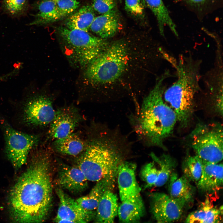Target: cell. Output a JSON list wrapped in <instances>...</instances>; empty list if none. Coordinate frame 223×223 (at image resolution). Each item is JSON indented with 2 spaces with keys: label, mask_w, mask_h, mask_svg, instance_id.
<instances>
[{
  "label": "cell",
  "mask_w": 223,
  "mask_h": 223,
  "mask_svg": "<svg viewBox=\"0 0 223 223\" xmlns=\"http://www.w3.org/2000/svg\"><path fill=\"white\" fill-rule=\"evenodd\" d=\"M95 17L92 6H84L67 19L65 27L69 29L88 32Z\"/></svg>",
  "instance_id": "603a6c76"
},
{
  "label": "cell",
  "mask_w": 223,
  "mask_h": 223,
  "mask_svg": "<svg viewBox=\"0 0 223 223\" xmlns=\"http://www.w3.org/2000/svg\"><path fill=\"white\" fill-rule=\"evenodd\" d=\"M58 0H41L35 20L30 24L40 25L57 21V2Z\"/></svg>",
  "instance_id": "484cf974"
},
{
  "label": "cell",
  "mask_w": 223,
  "mask_h": 223,
  "mask_svg": "<svg viewBox=\"0 0 223 223\" xmlns=\"http://www.w3.org/2000/svg\"><path fill=\"white\" fill-rule=\"evenodd\" d=\"M185 176L179 177L174 172L168 182L169 195L175 198L183 199L187 204L193 201L195 188Z\"/></svg>",
  "instance_id": "ac0fdd59"
},
{
  "label": "cell",
  "mask_w": 223,
  "mask_h": 223,
  "mask_svg": "<svg viewBox=\"0 0 223 223\" xmlns=\"http://www.w3.org/2000/svg\"><path fill=\"white\" fill-rule=\"evenodd\" d=\"M56 192L59 205L55 221L57 223H86L94 219L95 216L83 210L76 200L66 193L61 188Z\"/></svg>",
  "instance_id": "8fae6325"
},
{
  "label": "cell",
  "mask_w": 223,
  "mask_h": 223,
  "mask_svg": "<svg viewBox=\"0 0 223 223\" xmlns=\"http://www.w3.org/2000/svg\"><path fill=\"white\" fill-rule=\"evenodd\" d=\"M80 120L79 114L72 108L58 110L50 123L49 136L55 140L67 136L73 133Z\"/></svg>",
  "instance_id": "7c38bea8"
},
{
  "label": "cell",
  "mask_w": 223,
  "mask_h": 223,
  "mask_svg": "<svg viewBox=\"0 0 223 223\" xmlns=\"http://www.w3.org/2000/svg\"><path fill=\"white\" fill-rule=\"evenodd\" d=\"M88 181L77 166L63 165L59 169L58 183L62 189L70 192L77 194L84 191L88 187Z\"/></svg>",
  "instance_id": "5bb4252c"
},
{
  "label": "cell",
  "mask_w": 223,
  "mask_h": 223,
  "mask_svg": "<svg viewBox=\"0 0 223 223\" xmlns=\"http://www.w3.org/2000/svg\"><path fill=\"white\" fill-rule=\"evenodd\" d=\"M136 165L131 162H122L118 170L117 181L121 202L131 200L140 195L141 189L135 176Z\"/></svg>",
  "instance_id": "4fadbf2b"
},
{
  "label": "cell",
  "mask_w": 223,
  "mask_h": 223,
  "mask_svg": "<svg viewBox=\"0 0 223 223\" xmlns=\"http://www.w3.org/2000/svg\"><path fill=\"white\" fill-rule=\"evenodd\" d=\"M77 0H58L57 2V20L74 12L79 6Z\"/></svg>",
  "instance_id": "f546056e"
},
{
  "label": "cell",
  "mask_w": 223,
  "mask_h": 223,
  "mask_svg": "<svg viewBox=\"0 0 223 223\" xmlns=\"http://www.w3.org/2000/svg\"><path fill=\"white\" fill-rule=\"evenodd\" d=\"M112 190H106L101 198L96 210L95 222H114L118 206L117 196Z\"/></svg>",
  "instance_id": "ffe728a7"
},
{
  "label": "cell",
  "mask_w": 223,
  "mask_h": 223,
  "mask_svg": "<svg viewBox=\"0 0 223 223\" xmlns=\"http://www.w3.org/2000/svg\"><path fill=\"white\" fill-rule=\"evenodd\" d=\"M58 32L70 49L73 59L82 67H86L108 45L103 39L92 35L88 32L61 27Z\"/></svg>",
  "instance_id": "8992f818"
},
{
  "label": "cell",
  "mask_w": 223,
  "mask_h": 223,
  "mask_svg": "<svg viewBox=\"0 0 223 223\" xmlns=\"http://www.w3.org/2000/svg\"><path fill=\"white\" fill-rule=\"evenodd\" d=\"M145 2L156 18L160 34L164 36L165 27H167L178 37L176 25L162 0H145Z\"/></svg>",
  "instance_id": "7402d4cb"
},
{
  "label": "cell",
  "mask_w": 223,
  "mask_h": 223,
  "mask_svg": "<svg viewBox=\"0 0 223 223\" xmlns=\"http://www.w3.org/2000/svg\"><path fill=\"white\" fill-rule=\"evenodd\" d=\"M27 170L10 192L8 204L12 220L39 223L47 218L52 207V186L50 159L38 151Z\"/></svg>",
  "instance_id": "6da1fadb"
},
{
  "label": "cell",
  "mask_w": 223,
  "mask_h": 223,
  "mask_svg": "<svg viewBox=\"0 0 223 223\" xmlns=\"http://www.w3.org/2000/svg\"><path fill=\"white\" fill-rule=\"evenodd\" d=\"M197 13L203 14L215 7L221 0H180Z\"/></svg>",
  "instance_id": "83f0119b"
},
{
  "label": "cell",
  "mask_w": 223,
  "mask_h": 223,
  "mask_svg": "<svg viewBox=\"0 0 223 223\" xmlns=\"http://www.w3.org/2000/svg\"><path fill=\"white\" fill-rule=\"evenodd\" d=\"M144 203L141 195L133 199L122 202L118 208L119 221L123 223L139 221L145 213Z\"/></svg>",
  "instance_id": "44dd1931"
},
{
  "label": "cell",
  "mask_w": 223,
  "mask_h": 223,
  "mask_svg": "<svg viewBox=\"0 0 223 223\" xmlns=\"http://www.w3.org/2000/svg\"><path fill=\"white\" fill-rule=\"evenodd\" d=\"M164 57L176 70L177 79L163 94L165 102L174 111L180 121L190 119L196 94L200 90L201 61L191 55H181L178 59L165 53Z\"/></svg>",
  "instance_id": "3957f363"
},
{
  "label": "cell",
  "mask_w": 223,
  "mask_h": 223,
  "mask_svg": "<svg viewBox=\"0 0 223 223\" xmlns=\"http://www.w3.org/2000/svg\"><path fill=\"white\" fill-rule=\"evenodd\" d=\"M53 146L58 152L72 156L77 155L85 150L83 142L73 133L65 137L55 139Z\"/></svg>",
  "instance_id": "cb8c5ba5"
},
{
  "label": "cell",
  "mask_w": 223,
  "mask_h": 223,
  "mask_svg": "<svg viewBox=\"0 0 223 223\" xmlns=\"http://www.w3.org/2000/svg\"><path fill=\"white\" fill-rule=\"evenodd\" d=\"M159 170L156 167L155 162L147 163L141 169L140 176L146 185V188L154 186L158 177Z\"/></svg>",
  "instance_id": "f1b7e54d"
},
{
  "label": "cell",
  "mask_w": 223,
  "mask_h": 223,
  "mask_svg": "<svg viewBox=\"0 0 223 223\" xmlns=\"http://www.w3.org/2000/svg\"><path fill=\"white\" fill-rule=\"evenodd\" d=\"M192 148L203 161L218 163L223 159V129L219 124H198L190 136Z\"/></svg>",
  "instance_id": "52a82bcc"
},
{
  "label": "cell",
  "mask_w": 223,
  "mask_h": 223,
  "mask_svg": "<svg viewBox=\"0 0 223 223\" xmlns=\"http://www.w3.org/2000/svg\"><path fill=\"white\" fill-rule=\"evenodd\" d=\"M27 0H4L3 5L6 10L13 15H18L24 10Z\"/></svg>",
  "instance_id": "1f68e13d"
},
{
  "label": "cell",
  "mask_w": 223,
  "mask_h": 223,
  "mask_svg": "<svg viewBox=\"0 0 223 223\" xmlns=\"http://www.w3.org/2000/svg\"><path fill=\"white\" fill-rule=\"evenodd\" d=\"M150 198L151 213L158 223H171L179 220L187 204L183 199L174 198L162 192L151 193Z\"/></svg>",
  "instance_id": "9c48e42d"
},
{
  "label": "cell",
  "mask_w": 223,
  "mask_h": 223,
  "mask_svg": "<svg viewBox=\"0 0 223 223\" xmlns=\"http://www.w3.org/2000/svg\"><path fill=\"white\" fill-rule=\"evenodd\" d=\"M107 131L92 141L84 150L77 166L88 181L97 182L105 178H116L122 162L124 146L116 134Z\"/></svg>",
  "instance_id": "277c9868"
},
{
  "label": "cell",
  "mask_w": 223,
  "mask_h": 223,
  "mask_svg": "<svg viewBox=\"0 0 223 223\" xmlns=\"http://www.w3.org/2000/svg\"><path fill=\"white\" fill-rule=\"evenodd\" d=\"M92 7L94 10L100 14L106 13L113 9L115 0H91Z\"/></svg>",
  "instance_id": "d6a6232c"
},
{
  "label": "cell",
  "mask_w": 223,
  "mask_h": 223,
  "mask_svg": "<svg viewBox=\"0 0 223 223\" xmlns=\"http://www.w3.org/2000/svg\"><path fill=\"white\" fill-rule=\"evenodd\" d=\"M203 160L196 155L188 156L182 164L183 175L190 181L196 182L199 180L202 171Z\"/></svg>",
  "instance_id": "4316f807"
},
{
  "label": "cell",
  "mask_w": 223,
  "mask_h": 223,
  "mask_svg": "<svg viewBox=\"0 0 223 223\" xmlns=\"http://www.w3.org/2000/svg\"><path fill=\"white\" fill-rule=\"evenodd\" d=\"M56 111L51 100L42 95L33 96L26 101L23 108V122L29 126H41L50 124Z\"/></svg>",
  "instance_id": "30bf717a"
},
{
  "label": "cell",
  "mask_w": 223,
  "mask_h": 223,
  "mask_svg": "<svg viewBox=\"0 0 223 223\" xmlns=\"http://www.w3.org/2000/svg\"><path fill=\"white\" fill-rule=\"evenodd\" d=\"M130 50L123 40L108 44L86 67L85 79L92 85L103 87L119 82L131 65Z\"/></svg>",
  "instance_id": "5b68a950"
},
{
  "label": "cell",
  "mask_w": 223,
  "mask_h": 223,
  "mask_svg": "<svg viewBox=\"0 0 223 223\" xmlns=\"http://www.w3.org/2000/svg\"><path fill=\"white\" fill-rule=\"evenodd\" d=\"M2 124L6 154L13 166L19 168L26 163L30 151L38 142V137L19 131L5 121H3Z\"/></svg>",
  "instance_id": "ba28073f"
},
{
  "label": "cell",
  "mask_w": 223,
  "mask_h": 223,
  "mask_svg": "<svg viewBox=\"0 0 223 223\" xmlns=\"http://www.w3.org/2000/svg\"><path fill=\"white\" fill-rule=\"evenodd\" d=\"M223 208L214 206L209 198L202 203L199 208L189 214L186 223H221L222 222Z\"/></svg>",
  "instance_id": "d6986e66"
},
{
  "label": "cell",
  "mask_w": 223,
  "mask_h": 223,
  "mask_svg": "<svg viewBox=\"0 0 223 223\" xmlns=\"http://www.w3.org/2000/svg\"><path fill=\"white\" fill-rule=\"evenodd\" d=\"M120 27L118 15L113 9L95 17L90 29L99 37L104 39L114 36Z\"/></svg>",
  "instance_id": "e0dca14e"
},
{
  "label": "cell",
  "mask_w": 223,
  "mask_h": 223,
  "mask_svg": "<svg viewBox=\"0 0 223 223\" xmlns=\"http://www.w3.org/2000/svg\"><path fill=\"white\" fill-rule=\"evenodd\" d=\"M166 70L144 98L137 122V131L149 144L164 148L163 142L173 132L177 121L174 111L165 102L164 81L170 77Z\"/></svg>",
  "instance_id": "7a4b0ae2"
},
{
  "label": "cell",
  "mask_w": 223,
  "mask_h": 223,
  "mask_svg": "<svg viewBox=\"0 0 223 223\" xmlns=\"http://www.w3.org/2000/svg\"><path fill=\"white\" fill-rule=\"evenodd\" d=\"M115 179L116 178L106 177L97 181L88 194L77 199L76 201L83 210L95 216L101 198L106 190L114 188Z\"/></svg>",
  "instance_id": "2e32d148"
},
{
  "label": "cell",
  "mask_w": 223,
  "mask_h": 223,
  "mask_svg": "<svg viewBox=\"0 0 223 223\" xmlns=\"http://www.w3.org/2000/svg\"><path fill=\"white\" fill-rule=\"evenodd\" d=\"M150 156L153 161L159 166L157 180L154 186L161 187L168 182L172 173L174 172L177 163L176 160L168 154H164L158 156L151 153Z\"/></svg>",
  "instance_id": "d4e9b609"
},
{
  "label": "cell",
  "mask_w": 223,
  "mask_h": 223,
  "mask_svg": "<svg viewBox=\"0 0 223 223\" xmlns=\"http://www.w3.org/2000/svg\"><path fill=\"white\" fill-rule=\"evenodd\" d=\"M144 0H125V9L130 14L136 17H142L144 12Z\"/></svg>",
  "instance_id": "4dcf8cb0"
},
{
  "label": "cell",
  "mask_w": 223,
  "mask_h": 223,
  "mask_svg": "<svg viewBox=\"0 0 223 223\" xmlns=\"http://www.w3.org/2000/svg\"><path fill=\"white\" fill-rule=\"evenodd\" d=\"M201 191L212 193L220 190L223 185V164L203 161L202 171L200 178L196 183Z\"/></svg>",
  "instance_id": "9a60e30c"
}]
</instances>
